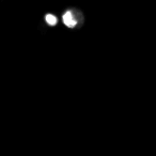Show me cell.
<instances>
[{
  "label": "cell",
  "instance_id": "cell-1",
  "mask_svg": "<svg viewBox=\"0 0 156 156\" xmlns=\"http://www.w3.org/2000/svg\"><path fill=\"white\" fill-rule=\"evenodd\" d=\"M63 23L65 24V26H67L69 28H74L77 25V22L74 20L73 15L69 11H67L66 13L63 15Z\"/></svg>",
  "mask_w": 156,
  "mask_h": 156
},
{
  "label": "cell",
  "instance_id": "cell-2",
  "mask_svg": "<svg viewBox=\"0 0 156 156\" xmlns=\"http://www.w3.org/2000/svg\"><path fill=\"white\" fill-rule=\"evenodd\" d=\"M46 22H47L48 25H50V26H55V25L57 24V22H58V20H57L56 16L51 15V14H47L45 17Z\"/></svg>",
  "mask_w": 156,
  "mask_h": 156
}]
</instances>
